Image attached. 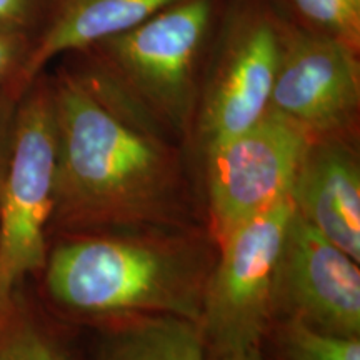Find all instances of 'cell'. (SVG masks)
Listing matches in <instances>:
<instances>
[{
	"mask_svg": "<svg viewBox=\"0 0 360 360\" xmlns=\"http://www.w3.org/2000/svg\"><path fill=\"white\" fill-rule=\"evenodd\" d=\"M304 29L340 40L359 52L360 0H287Z\"/></svg>",
	"mask_w": 360,
	"mask_h": 360,
	"instance_id": "15",
	"label": "cell"
},
{
	"mask_svg": "<svg viewBox=\"0 0 360 360\" xmlns=\"http://www.w3.org/2000/svg\"><path fill=\"white\" fill-rule=\"evenodd\" d=\"M292 214L294 204L287 199L217 244L199 323L207 355L260 349L276 321V267Z\"/></svg>",
	"mask_w": 360,
	"mask_h": 360,
	"instance_id": "5",
	"label": "cell"
},
{
	"mask_svg": "<svg viewBox=\"0 0 360 360\" xmlns=\"http://www.w3.org/2000/svg\"><path fill=\"white\" fill-rule=\"evenodd\" d=\"M310 139L302 127L267 109L252 127L202 155L207 222L215 244L290 199Z\"/></svg>",
	"mask_w": 360,
	"mask_h": 360,
	"instance_id": "6",
	"label": "cell"
},
{
	"mask_svg": "<svg viewBox=\"0 0 360 360\" xmlns=\"http://www.w3.org/2000/svg\"><path fill=\"white\" fill-rule=\"evenodd\" d=\"M281 47L282 22L267 12H244L231 25L200 85L192 135L202 155L267 112Z\"/></svg>",
	"mask_w": 360,
	"mask_h": 360,
	"instance_id": "7",
	"label": "cell"
},
{
	"mask_svg": "<svg viewBox=\"0 0 360 360\" xmlns=\"http://www.w3.org/2000/svg\"><path fill=\"white\" fill-rule=\"evenodd\" d=\"M207 360H264L260 349H250L244 352H233L225 355H207Z\"/></svg>",
	"mask_w": 360,
	"mask_h": 360,
	"instance_id": "19",
	"label": "cell"
},
{
	"mask_svg": "<svg viewBox=\"0 0 360 360\" xmlns=\"http://www.w3.org/2000/svg\"><path fill=\"white\" fill-rule=\"evenodd\" d=\"M20 96L22 94L12 82L0 89V186H2L4 172H6L8 147H11L13 114H15V107Z\"/></svg>",
	"mask_w": 360,
	"mask_h": 360,
	"instance_id": "18",
	"label": "cell"
},
{
	"mask_svg": "<svg viewBox=\"0 0 360 360\" xmlns=\"http://www.w3.org/2000/svg\"><path fill=\"white\" fill-rule=\"evenodd\" d=\"M57 124L52 82L39 75L17 102L0 186V307L44 269L53 212Z\"/></svg>",
	"mask_w": 360,
	"mask_h": 360,
	"instance_id": "4",
	"label": "cell"
},
{
	"mask_svg": "<svg viewBox=\"0 0 360 360\" xmlns=\"http://www.w3.org/2000/svg\"><path fill=\"white\" fill-rule=\"evenodd\" d=\"M34 40L27 35L0 30V89L15 79Z\"/></svg>",
	"mask_w": 360,
	"mask_h": 360,
	"instance_id": "17",
	"label": "cell"
},
{
	"mask_svg": "<svg viewBox=\"0 0 360 360\" xmlns=\"http://www.w3.org/2000/svg\"><path fill=\"white\" fill-rule=\"evenodd\" d=\"M277 319H294L314 330L360 337L359 262L292 214L278 252L274 282Z\"/></svg>",
	"mask_w": 360,
	"mask_h": 360,
	"instance_id": "9",
	"label": "cell"
},
{
	"mask_svg": "<svg viewBox=\"0 0 360 360\" xmlns=\"http://www.w3.org/2000/svg\"><path fill=\"white\" fill-rule=\"evenodd\" d=\"M60 2L62 0H0V30L22 34L35 40Z\"/></svg>",
	"mask_w": 360,
	"mask_h": 360,
	"instance_id": "16",
	"label": "cell"
},
{
	"mask_svg": "<svg viewBox=\"0 0 360 360\" xmlns=\"http://www.w3.org/2000/svg\"><path fill=\"white\" fill-rule=\"evenodd\" d=\"M179 0H62L12 80L22 94L53 58L134 29Z\"/></svg>",
	"mask_w": 360,
	"mask_h": 360,
	"instance_id": "11",
	"label": "cell"
},
{
	"mask_svg": "<svg viewBox=\"0 0 360 360\" xmlns=\"http://www.w3.org/2000/svg\"><path fill=\"white\" fill-rule=\"evenodd\" d=\"M212 15V0H179L80 52L90 60L82 72L169 141H184L195 120Z\"/></svg>",
	"mask_w": 360,
	"mask_h": 360,
	"instance_id": "3",
	"label": "cell"
},
{
	"mask_svg": "<svg viewBox=\"0 0 360 360\" xmlns=\"http://www.w3.org/2000/svg\"><path fill=\"white\" fill-rule=\"evenodd\" d=\"M215 257L217 244L199 227L69 233L49 247L40 272L51 302L70 317L160 314L200 323Z\"/></svg>",
	"mask_w": 360,
	"mask_h": 360,
	"instance_id": "2",
	"label": "cell"
},
{
	"mask_svg": "<svg viewBox=\"0 0 360 360\" xmlns=\"http://www.w3.org/2000/svg\"><path fill=\"white\" fill-rule=\"evenodd\" d=\"M290 199L299 217L360 262V162L350 135L310 139Z\"/></svg>",
	"mask_w": 360,
	"mask_h": 360,
	"instance_id": "10",
	"label": "cell"
},
{
	"mask_svg": "<svg viewBox=\"0 0 360 360\" xmlns=\"http://www.w3.org/2000/svg\"><path fill=\"white\" fill-rule=\"evenodd\" d=\"M51 82L57 159L49 232L195 229L193 191L175 142L84 72L62 69Z\"/></svg>",
	"mask_w": 360,
	"mask_h": 360,
	"instance_id": "1",
	"label": "cell"
},
{
	"mask_svg": "<svg viewBox=\"0 0 360 360\" xmlns=\"http://www.w3.org/2000/svg\"><path fill=\"white\" fill-rule=\"evenodd\" d=\"M92 360H207L199 323L146 314L103 321Z\"/></svg>",
	"mask_w": 360,
	"mask_h": 360,
	"instance_id": "12",
	"label": "cell"
},
{
	"mask_svg": "<svg viewBox=\"0 0 360 360\" xmlns=\"http://www.w3.org/2000/svg\"><path fill=\"white\" fill-rule=\"evenodd\" d=\"M360 105L357 52L340 40L282 24L269 109L310 137L350 135Z\"/></svg>",
	"mask_w": 360,
	"mask_h": 360,
	"instance_id": "8",
	"label": "cell"
},
{
	"mask_svg": "<svg viewBox=\"0 0 360 360\" xmlns=\"http://www.w3.org/2000/svg\"><path fill=\"white\" fill-rule=\"evenodd\" d=\"M0 360H74L70 344L20 289L0 307Z\"/></svg>",
	"mask_w": 360,
	"mask_h": 360,
	"instance_id": "13",
	"label": "cell"
},
{
	"mask_svg": "<svg viewBox=\"0 0 360 360\" xmlns=\"http://www.w3.org/2000/svg\"><path fill=\"white\" fill-rule=\"evenodd\" d=\"M260 352L264 360H360V337L323 334L294 319H277Z\"/></svg>",
	"mask_w": 360,
	"mask_h": 360,
	"instance_id": "14",
	"label": "cell"
}]
</instances>
